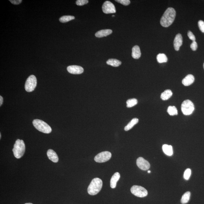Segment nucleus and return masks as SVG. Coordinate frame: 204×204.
<instances>
[{
  "mask_svg": "<svg viewBox=\"0 0 204 204\" xmlns=\"http://www.w3.org/2000/svg\"><path fill=\"white\" fill-rule=\"evenodd\" d=\"M175 16L176 12L174 8H168L161 17L160 20L161 25L163 27H168L174 21Z\"/></svg>",
  "mask_w": 204,
  "mask_h": 204,
  "instance_id": "1",
  "label": "nucleus"
},
{
  "mask_svg": "<svg viewBox=\"0 0 204 204\" xmlns=\"http://www.w3.org/2000/svg\"><path fill=\"white\" fill-rule=\"evenodd\" d=\"M103 186V182L98 178L92 180L87 189L88 194L92 195H97L100 192Z\"/></svg>",
  "mask_w": 204,
  "mask_h": 204,
  "instance_id": "2",
  "label": "nucleus"
},
{
  "mask_svg": "<svg viewBox=\"0 0 204 204\" xmlns=\"http://www.w3.org/2000/svg\"><path fill=\"white\" fill-rule=\"evenodd\" d=\"M25 146L24 141L18 139L14 144L13 152L14 156L19 159L22 157L25 152Z\"/></svg>",
  "mask_w": 204,
  "mask_h": 204,
  "instance_id": "3",
  "label": "nucleus"
},
{
  "mask_svg": "<svg viewBox=\"0 0 204 204\" xmlns=\"http://www.w3.org/2000/svg\"><path fill=\"white\" fill-rule=\"evenodd\" d=\"M33 124L36 129L42 133H50L52 132V129L50 126L42 120L38 119L34 120Z\"/></svg>",
  "mask_w": 204,
  "mask_h": 204,
  "instance_id": "4",
  "label": "nucleus"
},
{
  "mask_svg": "<svg viewBox=\"0 0 204 204\" xmlns=\"http://www.w3.org/2000/svg\"><path fill=\"white\" fill-rule=\"evenodd\" d=\"M181 110L182 113L185 115H191L194 110V106L192 102L189 100H186L182 104Z\"/></svg>",
  "mask_w": 204,
  "mask_h": 204,
  "instance_id": "5",
  "label": "nucleus"
},
{
  "mask_svg": "<svg viewBox=\"0 0 204 204\" xmlns=\"http://www.w3.org/2000/svg\"><path fill=\"white\" fill-rule=\"evenodd\" d=\"M37 85V79L33 75H30L25 82V88L27 92H30L34 90Z\"/></svg>",
  "mask_w": 204,
  "mask_h": 204,
  "instance_id": "6",
  "label": "nucleus"
},
{
  "mask_svg": "<svg viewBox=\"0 0 204 204\" xmlns=\"http://www.w3.org/2000/svg\"><path fill=\"white\" fill-rule=\"evenodd\" d=\"M131 191L132 194L139 197H145L148 194L146 189L139 186H133L131 188Z\"/></svg>",
  "mask_w": 204,
  "mask_h": 204,
  "instance_id": "7",
  "label": "nucleus"
},
{
  "mask_svg": "<svg viewBox=\"0 0 204 204\" xmlns=\"http://www.w3.org/2000/svg\"><path fill=\"white\" fill-rule=\"evenodd\" d=\"M111 156V153L109 152H103L97 155L95 157L94 160L96 162L102 163L109 161Z\"/></svg>",
  "mask_w": 204,
  "mask_h": 204,
  "instance_id": "8",
  "label": "nucleus"
},
{
  "mask_svg": "<svg viewBox=\"0 0 204 204\" xmlns=\"http://www.w3.org/2000/svg\"><path fill=\"white\" fill-rule=\"evenodd\" d=\"M103 11L105 14L116 13V10L113 3L109 1H105L102 6Z\"/></svg>",
  "mask_w": 204,
  "mask_h": 204,
  "instance_id": "9",
  "label": "nucleus"
},
{
  "mask_svg": "<svg viewBox=\"0 0 204 204\" xmlns=\"http://www.w3.org/2000/svg\"><path fill=\"white\" fill-rule=\"evenodd\" d=\"M137 165L139 168L143 171H146L150 167L149 162L141 157L138 158L137 159Z\"/></svg>",
  "mask_w": 204,
  "mask_h": 204,
  "instance_id": "10",
  "label": "nucleus"
},
{
  "mask_svg": "<svg viewBox=\"0 0 204 204\" xmlns=\"http://www.w3.org/2000/svg\"><path fill=\"white\" fill-rule=\"evenodd\" d=\"M67 70L68 72L72 74H81L84 72L83 68L78 65L69 66L67 68Z\"/></svg>",
  "mask_w": 204,
  "mask_h": 204,
  "instance_id": "11",
  "label": "nucleus"
},
{
  "mask_svg": "<svg viewBox=\"0 0 204 204\" xmlns=\"http://www.w3.org/2000/svg\"><path fill=\"white\" fill-rule=\"evenodd\" d=\"M183 43V38L180 34H178L176 35L175 38L173 41V46L174 49L176 51L179 50L180 48L182 46Z\"/></svg>",
  "mask_w": 204,
  "mask_h": 204,
  "instance_id": "12",
  "label": "nucleus"
},
{
  "mask_svg": "<svg viewBox=\"0 0 204 204\" xmlns=\"http://www.w3.org/2000/svg\"><path fill=\"white\" fill-rule=\"evenodd\" d=\"M47 155L48 158L51 161H53L54 163H57L59 160L58 155L56 153L52 150V149H49L47 152Z\"/></svg>",
  "mask_w": 204,
  "mask_h": 204,
  "instance_id": "13",
  "label": "nucleus"
},
{
  "mask_svg": "<svg viewBox=\"0 0 204 204\" xmlns=\"http://www.w3.org/2000/svg\"><path fill=\"white\" fill-rule=\"evenodd\" d=\"M120 178V175L118 172H116L114 174L110 180V187L114 189L116 187V184Z\"/></svg>",
  "mask_w": 204,
  "mask_h": 204,
  "instance_id": "14",
  "label": "nucleus"
},
{
  "mask_svg": "<svg viewBox=\"0 0 204 204\" xmlns=\"http://www.w3.org/2000/svg\"><path fill=\"white\" fill-rule=\"evenodd\" d=\"M194 80H195V78H194V76L192 75L189 74L186 76L185 78L183 79L182 80V84L184 86H189L192 84L194 82Z\"/></svg>",
  "mask_w": 204,
  "mask_h": 204,
  "instance_id": "15",
  "label": "nucleus"
},
{
  "mask_svg": "<svg viewBox=\"0 0 204 204\" xmlns=\"http://www.w3.org/2000/svg\"><path fill=\"white\" fill-rule=\"evenodd\" d=\"M132 55V57L135 59H139L141 56V52L139 46H135L133 47Z\"/></svg>",
  "mask_w": 204,
  "mask_h": 204,
  "instance_id": "16",
  "label": "nucleus"
},
{
  "mask_svg": "<svg viewBox=\"0 0 204 204\" xmlns=\"http://www.w3.org/2000/svg\"><path fill=\"white\" fill-rule=\"evenodd\" d=\"M112 30L110 29L103 30L98 31L96 33L95 35L97 37H102L107 36L112 33Z\"/></svg>",
  "mask_w": 204,
  "mask_h": 204,
  "instance_id": "17",
  "label": "nucleus"
},
{
  "mask_svg": "<svg viewBox=\"0 0 204 204\" xmlns=\"http://www.w3.org/2000/svg\"><path fill=\"white\" fill-rule=\"evenodd\" d=\"M162 149L166 155L171 156L173 155V149H172V147L171 146L164 144L163 146Z\"/></svg>",
  "mask_w": 204,
  "mask_h": 204,
  "instance_id": "18",
  "label": "nucleus"
},
{
  "mask_svg": "<svg viewBox=\"0 0 204 204\" xmlns=\"http://www.w3.org/2000/svg\"><path fill=\"white\" fill-rule=\"evenodd\" d=\"M172 95V92L170 90H166L161 93V99L163 100H167L169 99Z\"/></svg>",
  "mask_w": 204,
  "mask_h": 204,
  "instance_id": "19",
  "label": "nucleus"
},
{
  "mask_svg": "<svg viewBox=\"0 0 204 204\" xmlns=\"http://www.w3.org/2000/svg\"><path fill=\"white\" fill-rule=\"evenodd\" d=\"M138 121L139 120L138 118H135L132 119L128 124L124 127V130L126 131L130 130L135 125L138 123Z\"/></svg>",
  "mask_w": 204,
  "mask_h": 204,
  "instance_id": "20",
  "label": "nucleus"
},
{
  "mask_svg": "<svg viewBox=\"0 0 204 204\" xmlns=\"http://www.w3.org/2000/svg\"><path fill=\"white\" fill-rule=\"evenodd\" d=\"M108 65H111L114 67H117L121 64V61L116 59H109L107 61Z\"/></svg>",
  "mask_w": 204,
  "mask_h": 204,
  "instance_id": "21",
  "label": "nucleus"
},
{
  "mask_svg": "<svg viewBox=\"0 0 204 204\" xmlns=\"http://www.w3.org/2000/svg\"><path fill=\"white\" fill-rule=\"evenodd\" d=\"M190 192H187L184 193L182 198L181 202L182 204H184L187 203L189 201L190 199Z\"/></svg>",
  "mask_w": 204,
  "mask_h": 204,
  "instance_id": "22",
  "label": "nucleus"
},
{
  "mask_svg": "<svg viewBox=\"0 0 204 204\" xmlns=\"http://www.w3.org/2000/svg\"><path fill=\"white\" fill-rule=\"evenodd\" d=\"M156 59L159 63H161L167 62V58L166 56L163 53H160L157 56Z\"/></svg>",
  "mask_w": 204,
  "mask_h": 204,
  "instance_id": "23",
  "label": "nucleus"
},
{
  "mask_svg": "<svg viewBox=\"0 0 204 204\" xmlns=\"http://www.w3.org/2000/svg\"><path fill=\"white\" fill-rule=\"evenodd\" d=\"M75 17L71 16H64L61 17L59 20L60 22L62 23H65L70 21V20L75 19Z\"/></svg>",
  "mask_w": 204,
  "mask_h": 204,
  "instance_id": "24",
  "label": "nucleus"
},
{
  "mask_svg": "<svg viewBox=\"0 0 204 204\" xmlns=\"http://www.w3.org/2000/svg\"><path fill=\"white\" fill-rule=\"evenodd\" d=\"M167 112L171 116L178 115V111L175 106H170L168 107Z\"/></svg>",
  "mask_w": 204,
  "mask_h": 204,
  "instance_id": "25",
  "label": "nucleus"
},
{
  "mask_svg": "<svg viewBox=\"0 0 204 204\" xmlns=\"http://www.w3.org/2000/svg\"><path fill=\"white\" fill-rule=\"evenodd\" d=\"M137 103H138V101L135 98L128 99L126 102L127 107L128 108L133 107L135 105H137Z\"/></svg>",
  "mask_w": 204,
  "mask_h": 204,
  "instance_id": "26",
  "label": "nucleus"
},
{
  "mask_svg": "<svg viewBox=\"0 0 204 204\" xmlns=\"http://www.w3.org/2000/svg\"><path fill=\"white\" fill-rule=\"evenodd\" d=\"M191 171L190 169H187L184 172V178L186 180H188L191 175Z\"/></svg>",
  "mask_w": 204,
  "mask_h": 204,
  "instance_id": "27",
  "label": "nucleus"
},
{
  "mask_svg": "<svg viewBox=\"0 0 204 204\" xmlns=\"http://www.w3.org/2000/svg\"><path fill=\"white\" fill-rule=\"evenodd\" d=\"M87 0H78L76 1V4L77 5L82 6L88 3Z\"/></svg>",
  "mask_w": 204,
  "mask_h": 204,
  "instance_id": "28",
  "label": "nucleus"
},
{
  "mask_svg": "<svg viewBox=\"0 0 204 204\" xmlns=\"http://www.w3.org/2000/svg\"><path fill=\"white\" fill-rule=\"evenodd\" d=\"M115 1L126 6L128 5L131 3L129 0H116Z\"/></svg>",
  "mask_w": 204,
  "mask_h": 204,
  "instance_id": "29",
  "label": "nucleus"
},
{
  "mask_svg": "<svg viewBox=\"0 0 204 204\" xmlns=\"http://www.w3.org/2000/svg\"><path fill=\"white\" fill-rule=\"evenodd\" d=\"M198 25L199 29L201 32L204 33V22L201 20H199Z\"/></svg>",
  "mask_w": 204,
  "mask_h": 204,
  "instance_id": "30",
  "label": "nucleus"
},
{
  "mask_svg": "<svg viewBox=\"0 0 204 204\" xmlns=\"http://www.w3.org/2000/svg\"><path fill=\"white\" fill-rule=\"evenodd\" d=\"M198 47L196 41H193L192 43L190 45V48L193 51H196Z\"/></svg>",
  "mask_w": 204,
  "mask_h": 204,
  "instance_id": "31",
  "label": "nucleus"
},
{
  "mask_svg": "<svg viewBox=\"0 0 204 204\" xmlns=\"http://www.w3.org/2000/svg\"><path fill=\"white\" fill-rule=\"evenodd\" d=\"M188 37H189V38L190 39V40H192L193 41H195L196 38H195V36L191 31H188Z\"/></svg>",
  "mask_w": 204,
  "mask_h": 204,
  "instance_id": "32",
  "label": "nucleus"
},
{
  "mask_svg": "<svg viewBox=\"0 0 204 204\" xmlns=\"http://www.w3.org/2000/svg\"><path fill=\"white\" fill-rule=\"evenodd\" d=\"M13 4L18 5L20 4L22 2V0H10L9 1Z\"/></svg>",
  "mask_w": 204,
  "mask_h": 204,
  "instance_id": "33",
  "label": "nucleus"
},
{
  "mask_svg": "<svg viewBox=\"0 0 204 204\" xmlns=\"http://www.w3.org/2000/svg\"><path fill=\"white\" fill-rule=\"evenodd\" d=\"M3 98L1 96H0V106H1L3 103Z\"/></svg>",
  "mask_w": 204,
  "mask_h": 204,
  "instance_id": "34",
  "label": "nucleus"
},
{
  "mask_svg": "<svg viewBox=\"0 0 204 204\" xmlns=\"http://www.w3.org/2000/svg\"><path fill=\"white\" fill-rule=\"evenodd\" d=\"M150 172H151V171H148V173H150Z\"/></svg>",
  "mask_w": 204,
  "mask_h": 204,
  "instance_id": "35",
  "label": "nucleus"
},
{
  "mask_svg": "<svg viewBox=\"0 0 204 204\" xmlns=\"http://www.w3.org/2000/svg\"><path fill=\"white\" fill-rule=\"evenodd\" d=\"M25 204H33L31 203H25Z\"/></svg>",
  "mask_w": 204,
  "mask_h": 204,
  "instance_id": "36",
  "label": "nucleus"
},
{
  "mask_svg": "<svg viewBox=\"0 0 204 204\" xmlns=\"http://www.w3.org/2000/svg\"><path fill=\"white\" fill-rule=\"evenodd\" d=\"M1 138V133H0V138Z\"/></svg>",
  "mask_w": 204,
  "mask_h": 204,
  "instance_id": "37",
  "label": "nucleus"
},
{
  "mask_svg": "<svg viewBox=\"0 0 204 204\" xmlns=\"http://www.w3.org/2000/svg\"><path fill=\"white\" fill-rule=\"evenodd\" d=\"M113 16V17H114V16H115V15H113V16Z\"/></svg>",
  "mask_w": 204,
  "mask_h": 204,
  "instance_id": "38",
  "label": "nucleus"
},
{
  "mask_svg": "<svg viewBox=\"0 0 204 204\" xmlns=\"http://www.w3.org/2000/svg\"><path fill=\"white\" fill-rule=\"evenodd\" d=\"M203 67H204V64H203Z\"/></svg>",
  "mask_w": 204,
  "mask_h": 204,
  "instance_id": "39",
  "label": "nucleus"
}]
</instances>
